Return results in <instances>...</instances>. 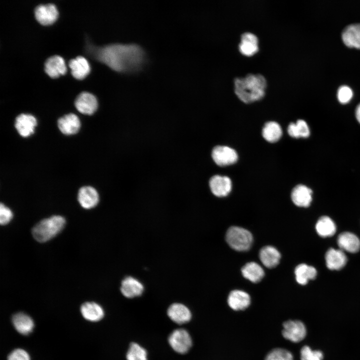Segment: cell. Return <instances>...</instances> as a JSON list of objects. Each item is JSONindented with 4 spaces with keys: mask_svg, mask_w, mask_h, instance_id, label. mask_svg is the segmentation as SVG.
<instances>
[{
    "mask_svg": "<svg viewBox=\"0 0 360 360\" xmlns=\"http://www.w3.org/2000/svg\"><path fill=\"white\" fill-rule=\"evenodd\" d=\"M96 58L116 72L132 74L140 72L148 61L146 54L136 44H112L96 48Z\"/></svg>",
    "mask_w": 360,
    "mask_h": 360,
    "instance_id": "obj_1",
    "label": "cell"
},
{
    "mask_svg": "<svg viewBox=\"0 0 360 360\" xmlns=\"http://www.w3.org/2000/svg\"><path fill=\"white\" fill-rule=\"evenodd\" d=\"M266 82L260 74L247 75L234 80V92L244 102L250 103L262 99L264 95Z\"/></svg>",
    "mask_w": 360,
    "mask_h": 360,
    "instance_id": "obj_2",
    "label": "cell"
},
{
    "mask_svg": "<svg viewBox=\"0 0 360 360\" xmlns=\"http://www.w3.org/2000/svg\"><path fill=\"white\" fill-rule=\"evenodd\" d=\"M65 218L61 216H53L43 219L32 229L34 238L40 242H44L56 236L64 228Z\"/></svg>",
    "mask_w": 360,
    "mask_h": 360,
    "instance_id": "obj_3",
    "label": "cell"
},
{
    "mask_svg": "<svg viewBox=\"0 0 360 360\" xmlns=\"http://www.w3.org/2000/svg\"><path fill=\"white\" fill-rule=\"evenodd\" d=\"M226 239L230 246L238 251L249 250L253 240L252 234L249 231L236 226L228 229Z\"/></svg>",
    "mask_w": 360,
    "mask_h": 360,
    "instance_id": "obj_4",
    "label": "cell"
},
{
    "mask_svg": "<svg viewBox=\"0 0 360 360\" xmlns=\"http://www.w3.org/2000/svg\"><path fill=\"white\" fill-rule=\"evenodd\" d=\"M168 340L172 348L181 354L187 352L192 346V340L190 334L182 328L173 331L170 335Z\"/></svg>",
    "mask_w": 360,
    "mask_h": 360,
    "instance_id": "obj_5",
    "label": "cell"
},
{
    "mask_svg": "<svg viewBox=\"0 0 360 360\" xmlns=\"http://www.w3.org/2000/svg\"><path fill=\"white\" fill-rule=\"evenodd\" d=\"M306 328L300 320H290L283 324L282 334L284 338L293 342H298L306 336Z\"/></svg>",
    "mask_w": 360,
    "mask_h": 360,
    "instance_id": "obj_6",
    "label": "cell"
},
{
    "mask_svg": "<svg viewBox=\"0 0 360 360\" xmlns=\"http://www.w3.org/2000/svg\"><path fill=\"white\" fill-rule=\"evenodd\" d=\"M212 156L215 163L220 166L234 164L238 158L234 150L225 146H215L212 150Z\"/></svg>",
    "mask_w": 360,
    "mask_h": 360,
    "instance_id": "obj_7",
    "label": "cell"
},
{
    "mask_svg": "<svg viewBox=\"0 0 360 360\" xmlns=\"http://www.w3.org/2000/svg\"><path fill=\"white\" fill-rule=\"evenodd\" d=\"M74 104L81 113L90 115L96 110L98 103L96 98L92 94L82 92L76 98Z\"/></svg>",
    "mask_w": 360,
    "mask_h": 360,
    "instance_id": "obj_8",
    "label": "cell"
},
{
    "mask_svg": "<svg viewBox=\"0 0 360 360\" xmlns=\"http://www.w3.org/2000/svg\"><path fill=\"white\" fill-rule=\"evenodd\" d=\"M15 128L18 134L22 137H28L33 134L37 126L36 118L28 114H21L15 120Z\"/></svg>",
    "mask_w": 360,
    "mask_h": 360,
    "instance_id": "obj_9",
    "label": "cell"
},
{
    "mask_svg": "<svg viewBox=\"0 0 360 360\" xmlns=\"http://www.w3.org/2000/svg\"><path fill=\"white\" fill-rule=\"evenodd\" d=\"M209 184L212 194L218 197L226 196L231 191L232 188L230 179L228 176L220 175L212 176L210 180Z\"/></svg>",
    "mask_w": 360,
    "mask_h": 360,
    "instance_id": "obj_10",
    "label": "cell"
},
{
    "mask_svg": "<svg viewBox=\"0 0 360 360\" xmlns=\"http://www.w3.org/2000/svg\"><path fill=\"white\" fill-rule=\"evenodd\" d=\"M36 19L42 24L52 23L58 16V11L53 4H41L34 10Z\"/></svg>",
    "mask_w": 360,
    "mask_h": 360,
    "instance_id": "obj_11",
    "label": "cell"
},
{
    "mask_svg": "<svg viewBox=\"0 0 360 360\" xmlns=\"http://www.w3.org/2000/svg\"><path fill=\"white\" fill-rule=\"evenodd\" d=\"M78 200L83 208L90 209L95 207L98 203L99 195L94 188L84 186L80 188Z\"/></svg>",
    "mask_w": 360,
    "mask_h": 360,
    "instance_id": "obj_12",
    "label": "cell"
},
{
    "mask_svg": "<svg viewBox=\"0 0 360 360\" xmlns=\"http://www.w3.org/2000/svg\"><path fill=\"white\" fill-rule=\"evenodd\" d=\"M58 126L63 134L72 135L78 132L80 127V122L76 114L70 113L58 120Z\"/></svg>",
    "mask_w": 360,
    "mask_h": 360,
    "instance_id": "obj_13",
    "label": "cell"
},
{
    "mask_svg": "<svg viewBox=\"0 0 360 360\" xmlns=\"http://www.w3.org/2000/svg\"><path fill=\"white\" fill-rule=\"evenodd\" d=\"M167 314L172 320L179 324L187 323L192 318L190 311L188 308L180 303L170 305Z\"/></svg>",
    "mask_w": 360,
    "mask_h": 360,
    "instance_id": "obj_14",
    "label": "cell"
},
{
    "mask_svg": "<svg viewBox=\"0 0 360 360\" xmlns=\"http://www.w3.org/2000/svg\"><path fill=\"white\" fill-rule=\"evenodd\" d=\"M312 192L309 188L303 184H298L293 188L291 198L296 206L308 207L312 200Z\"/></svg>",
    "mask_w": 360,
    "mask_h": 360,
    "instance_id": "obj_15",
    "label": "cell"
},
{
    "mask_svg": "<svg viewBox=\"0 0 360 360\" xmlns=\"http://www.w3.org/2000/svg\"><path fill=\"white\" fill-rule=\"evenodd\" d=\"M144 287L142 284L136 278L128 276L121 283L120 291L127 298H133L140 296L143 292Z\"/></svg>",
    "mask_w": 360,
    "mask_h": 360,
    "instance_id": "obj_16",
    "label": "cell"
},
{
    "mask_svg": "<svg viewBox=\"0 0 360 360\" xmlns=\"http://www.w3.org/2000/svg\"><path fill=\"white\" fill-rule=\"evenodd\" d=\"M326 266L331 270H339L346 264L347 258L344 251L341 250L330 248L325 256Z\"/></svg>",
    "mask_w": 360,
    "mask_h": 360,
    "instance_id": "obj_17",
    "label": "cell"
},
{
    "mask_svg": "<svg viewBox=\"0 0 360 360\" xmlns=\"http://www.w3.org/2000/svg\"><path fill=\"white\" fill-rule=\"evenodd\" d=\"M338 244L340 250L351 253L357 252L360 249V240L350 232L341 233L338 238Z\"/></svg>",
    "mask_w": 360,
    "mask_h": 360,
    "instance_id": "obj_18",
    "label": "cell"
},
{
    "mask_svg": "<svg viewBox=\"0 0 360 360\" xmlns=\"http://www.w3.org/2000/svg\"><path fill=\"white\" fill-rule=\"evenodd\" d=\"M44 70L52 78L64 74L66 72V67L64 58L58 55L50 56L44 62Z\"/></svg>",
    "mask_w": 360,
    "mask_h": 360,
    "instance_id": "obj_19",
    "label": "cell"
},
{
    "mask_svg": "<svg viewBox=\"0 0 360 360\" xmlns=\"http://www.w3.org/2000/svg\"><path fill=\"white\" fill-rule=\"evenodd\" d=\"M342 38L348 47L360 49V24L346 26L342 31Z\"/></svg>",
    "mask_w": 360,
    "mask_h": 360,
    "instance_id": "obj_20",
    "label": "cell"
},
{
    "mask_svg": "<svg viewBox=\"0 0 360 360\" xmlns=\"http://www.w3.org/2000/svg\"><path fill=\"white\" fill-rule=\"evenodd\" d=\"M228 302L230 308L234 310H244L250 304V298L245 292L234 290L230 293Z\"/></svg>",
    "mask_w": 360,
    "mask_h": 360,
    "instance_id": "obj_21",
    "label": "cell"
},
{
    "mask_svg": "<svg viewBox=\"0 0 360 360\" xmlns=\"http://www.w3.org/2000/svg\"><path fill=\"white\" fill-rule=\"evenodd\" d=\"M239 50L242 54L246 56H251L256 54L258 50L256 36L250 32L243 34L241 36Z\"/></svg>",
    "mask_w": 360,
    "mask_h": 360,
    "instance_id": "obj_22",
    "label": "cell"
},
{
    "mask_svg": "<svg viewBox=\"0 0 360 360\" xmlns=\"http://www.w3.org/2000/svg\"><path fill=\"white\" fill-rule=\"evenodd\" d=\"M68 65L72 76L78 79L84 78L90 70V66L87 60L82 56H78L70 60Z\"/></svg>",
    "mask_w": 360,
    "mask_h": 360,
    "instance_id": "obj_23",
    "label": "cell"
},
{
    "mask_svg": "<svg viewBox=\"0 0 360 360\" xmlns=\"http://www.w3.org/2000/svg\"><path fill=\"white\" fill-rule=\"evenodd\" d=\"M260 258L262 264L268 268H273L279 263L280 259V252L272 246H266L260 252Z\"/></svg>",
    "mask_w": 360,
    "mask_h": 360,
    "instance_id": "obj_24",
    "label": "cell"
},
{
    "mask_svg": "<svg viewBox=\"0 0 360 360\" xmlns=\"http://www.w3.org/2000/svg\"><path fill=\"white\" fill-rule=\"evenodd\" d=\"M80 311L84 318L92 322L98 321L104 316L102 308L99 304L94 302H86L83 304L81 306Z\"/></svg>",
    "mask_w": 360,
    "mask_h": 360,
    "instance_id": "obj_25",
    "label": "cell"
},
{
    "mask_svg": "<svg viewBox=\"0 0 360 360\" xmlns=\"http://www.w3.org/2000/svg\"><path fill=\"white\" fill-rule=\"evenodd\" d=\"M12 321L16 330L22 334H29L34 326V323L31 318L22 312L15 314L12 317Z\"/></svg>",
    "mask_w": 360,
    "mask_h": 360,
    "instance_id": "obj_26",
    "label": "cell"
},
{
    "mask_svg": "<svg viewBox=\"0 0 360 360\" xmlns=\"http://www.w3.org/2000/svg\"><path fill=\"white\" fill-rule=\"evenodd\" d=\"M242 273L244 278L254 283L260 281L264 275L262 268L255 262L246 264L242 268Z\"/></svg>",
    "mask_w": 360,
    "mask_h": 360,
    "instance_id": "obj_27",
    "label": "cell"
},
{
    "mask_svg": "<svg viewBox=\"0 0 360 360\" xmlns=\"http://www.w3.org/2000/svg\"><path fill=\"white\" fill-rule=\"evenodd\" d=\"M294 274L296 282L300 284L304 285L310 280L316 278L317 272L314 267L302 264L296 268Z\"/></svg>",
    "mask_w": 360,
    "mask_h": 360,
    "instance_id": "obj_28",
    "label": "cell"
},
{
    "mask_svg": "<svg viewBox=\"0 0 360 360\" xmlns=\"http://www.w3.org/2000/svg\"><path fill=\"white\" fill-rule=\"evenodd\" d=\"M316 229L320 236L326 238L332 236L335 234L336 226L330 218L322 216L318 220Z\"/></svg>",
    "mask_w": 360,
    "mask_h": 360,
    "instance_id": "obj_29",
    "label": "cell"
},
{
    "mask_svg": "<svg viewBox=\"0 0 360 360\" xmlns=\"http://www.w3.org/2000/svg\"><path fill=\"white\" fill-rule=\"evenodd\" d=\"M263 138L270 142L278 140L282 135V130L280 124L275 122H266L262 130Z\"/></svg>",
    "mask_w": 360,
    "mask_h": 360,
    "instance_id": "obj_30",
    "label": "cell"
},
{
    "mask_svg": "<svg viewBox=\"0 0 360 360\" xmlns=\"http://www.w3.org/2000/svg\"><path fill=\"white\" fill-rule=\"evenodd\" d=\"M288 134L294 138H308L310 131L307 123L302 120H298L296 123H290L288 128Z\"/></svg>",
    "mask_w": 360,
    "mask_h": 360,
    "instance_id": "obj_31",
    "label": "cell"
},
{
    "mask_svg": "<svg viewBox=\"0 0 360 360\" xmlns=\"http://www.w3.org/2000/svg\"><path fill=\"white\" fill-rule=\"evenodd\" d=\"M126 358L127 360H148L146 350L135 342L130 344Z\"/></svg>",
    "mask_w": 360,
    "mask_h": 360,
    "instance_id": "obj_32",
    "label": "cell"
},
{
    "mask_svg": "<svg viewBox=\"0 0 360 360\" xmlns=\"http://www.w3.org/2000/svg\"><path fill=\"white\" fill-rule=\"evenodd\" d=\"M265 360H294L293 356L289 351L280 348H274L266 356Z\"/></svg>",
    "mask_w": 360,
    "mask_h": 360,
    "instance_id": "obj_33",
    "label": "cell"
},
{
    "mask_svg": "<svg viewBox=\"0 0 360 360\" xmlns=\"http://www.w3.org/2000/svg\"><path fill=\"white\" fill-rule=\"evenodd\" d=\"M300 354L301 360H322L324 358L322 352L312 350L307 346L302 348Z\"/></svg>",
    "mask_w": 360,
    "mask_h": 360,
    "instance_id": "obj_34",
    "label": "cell"
},
{
    "mask_svg": "<svg viewBox=\"0 0 360 360\" xmlns=\"http://www.w3.org/2000/svg\"><path fill=\"white\" fill-rule=\"evenodd\" d=\"M337 96L338 101L341 104H346L352 98L353 92L349 86H342L339 88Z\"/></svg>",
    "mask_w": 360,
    "mask_h": 360,
    "instance_id": "obj_35",
    "label": "cell"
},
{
    "mask_svg": "<svg viewBox=\"0 0 360 360\" xmlns=\"http://www.w3.org/2000/svg\"><path fill=\"white\" fill-rule=\"evenodd\" d=\"M13 217L12 211L4 204L0 206V223L2 225H6L9 223Z\"/></svg>",
    "mask_w": 360,
    "mask_h": 360,
    "instance_id": "obj_36",
    "label": "cell"
},
{
    "mask_svg": "<svg viewBox=\"0 0 360 360\" xmlns=\"http://www.w3.org/2000/svg\"><path fill=\"white\" fill-rule=\"evenodd\" d=\"M8 360H30V358L26 351L22 349L18 348L9 354Z\"/></svg>",
    "mask_w": 360,
    "mask_h": 360,
    "instance_id": "obj_37",
    "label": "cell"
},
{
    "mask_svg": "<svg viewBox=\"0 0 360 360\" xmlns=\"http://www.w3.org/2000/svg\"><path fill=\"white\" fill-rule=\"evenodd\" d=\"M356 116L358 122L360 124V103L358 105L356 109Z\"/></svg>",
    "mask_w": 360,
    "mask_h": 360,
    "instance_id": "obj_38",
    "label": "cell"
}]
</instances>
